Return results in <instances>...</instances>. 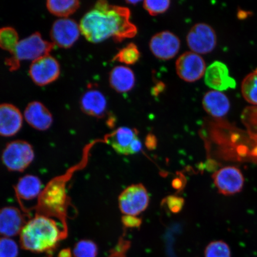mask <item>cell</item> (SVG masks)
<instances>
[{
  "mask_svg": "<svg viewBox=\"0 0 257 257\" xmlns=\"http://www.w3.org/2000/svg\"><path fill=\"white\" fill-rule=\"evenodd\" d=\"M79 27L83 36L92 43L108 38L120 42L137 34L136 26L131 21L130 9L105 1L96 3L94 8L83 16Z\"/></svg>",
  "mask_w": 257,
  "mask_h": 257,
  "instance_id": "6da1fadb",
  "label": "cell"
},
{
  "mask_svg": "<svg viewBox=\"0 0 257 257\" xmlns=\"http://www.w3.org/2000/svg\"><path fill=\"white\" fill-rule=\"evenodd\" d=\"M88 150L85 149V156L78 165L73 166L65 174L56 177L42 191L38 204L34 209L36 214L50 218L55 217L60 221L65 232L68 233L67 216L71 201L67 193V184L76 170L81 169L88 159Z\"/></svg>",
  "mask_w": 257,
  "mask_h": 257,
  "instance_id": "7a4b0ae2",
  "label": "cell"
},
{
  "mask_svg": "<svg viewBox=\"0 0 257 257\" xmlns=\"http://www.w3.org/2000/svg\"><path fill=\"white\" fill-rule=\"evenodd\" d=\"M68 233L59 226L53 218L35 214L29 220L20 234L22 248L34 253H46L52 256L60 240L66 239Z\"/></svg>",
  "mask_w": 257,
  "mask_h": 257,
  "instance_id": "3957f363",
  "label": "cell"
},
{
  "mask_svg": "<svg viewBox=\"0 0 257 257\" xmlns=\"http://www.w3.org/2000/svg\"><path fill=\"white\" fill-rule=\"evenodd\" d=\"M55 47L53 43L44 40L39 32H35L30 37L19 41L11 57L6 59V64L10 71L14 72L20 67L23 60H35L50 54Z\"/></svg>",
  "mask_w": 257,
  "mask_h": 257,
  "instance_id": "277c9868",
  "label": "cell"
},
{
  "mask_svg": "<svg viewBox=\"0 0 257 257\" xmlns=\"http://www.w3.org/2000/svg\"><path fill=\"white\" fill-rule=\"evenodd\" d=\"M33 147L25 141L9 143L3 150L2 160L10 171L22 172L27 169L34 159Z\"/></svg>",
  "mask_w": 257,
  "mask_h": 257,
  "instance_id": "5b68a950",
  "label": "cell"
},
{
  "mask_svg": "<svg viewBox=\"0 0 257 257\" xmlns=\"http://www.w3.org/2000/svg\"><path fill=\"white\" fill-rule=\"evenodd\" d=\"M149 201V193L143 184L128 186L118 197L120 210L127 216H138L146 210Z\"/></svg>",
  "mask_w": 257,
  "mask_h": 257,
  "instance_id": "8992f818",
  "label": "cell"
},
{
  "mask_svg": "<svg viewBox=\"0 0 257 257\" xmlns=\"http://www.w3.org/2000/svg\"><path fill=\"white\" fill-rule=\"evenodd\" d=\"M186 42L191 51L198 54L212 52L217 45L216 32L206 24H197L189 31Z\"/></svg>",
  "mask_w": 257,
  "mask_h": 257,
  "instance_id": "52a82bcc",
  "label": "cell"
},
{
  "mask_svg": "<svg viewBox=\"0 0 257 257\" xmlns=\"http://www.w3.org/2000/svg\"><path fill=\"white\" fill-rule=\"evenodd\" d=\"M29 74L35 84L40 86L49 85L59 78L60 64L55 58L48 54L32 62Z\"/></svg>",
  "mask_w": 257,
  "mask_h": 257,
  "instance_id": "ba28073f",
  "label": "cell"
},
{
  "mask_svg": "<svg viewBox=\"0 0 257 257\" xmlns=\"http://www.w3.org/2000/svg\"><path fill=\"white\" fill-rule=\"evenodd\" d=\"M106 140L115 152L122 155L137 154L142 149V144L138 137V131L135 128H118L108 135Z\"/></svg>",
  "mask_w": 257,
  "mask_h": 257,
  "instance_id": "9c48e42d",
  "label": "cell"
},
{
  "mask_svg": "<svg viewBox=\"0 0 257 257\" xmlns=\"http://www.w3.org/2000/svg\"><path fill=\"white\" fill-rule=\"evenodd\" d=\"M207 67L200 54L189 51L182 54L176 63V73L179 78L187 82H194L205 75Z\"/></svg>",
  "mask_w": 257,
  "mask_h": 257,
  "instance_id": "30bf717a",
  "label": "cell"
},
{
  "mask_svg": "<svg viewBox=\"0 0 257 257\" xmlns=\"http://www.w3.org/2000/svg\"><path fill=\"white\" fill-rule=\"evenodd\" d=\"M214 184L221 194L232 195L242 191L245 179L241 170L234 166L218 170L213 175Z\"/></svg>",
  "mask_w": 257,
  "mask_h": 257,
  "instance_id": "8fae6325",
  "label": "cell"
},
{
  "mask_svg": "<svg viewBox=\"0 0 257 257\" xmlns=\"http://www.w3.org/2000/svg\"><path fill=\"white\" fill-rule=\"evenodd\" d=\"M79 25L69 18H62L54 22L50 36L52 43L62 48H69L79 39Z\"/></svg>",
  "mask_w": 257,
  "mask_h": 257,
  "instance_id": "7c38bea8",
  "label": "cell"
},
{
  "mask_svg": "<svg viewBox=\"0 0 257 257\" xmlns=\"http://www.w3.org/2000/svg\"><path fill=\"white\" fill-rule=\"evenodd\" d=\"M181 48V41L169 31H163L154 35L150 42V48L153 55L163 60L174 58Z\"/></svg>",
  "mask_w": 257,
  "mask_h": 257,
  "instance_id": "4fadbf2b",
  "label": "cell"
},
{
  "mask_svg": "<svg viewBox=\"0 0 257 257\" xmlns=\"http://www.w3.org/2000/svg\"><path fill=\"white\" fill-rule=\"evenodd\" d=\"M205 83L215 91L222 92L236 88L235 79L231 76L229 70L224 63L216 61L207 67Z\"/></svg>",
  "mask_w": 257,
  "mask_h": 257,
  "instance_id": "5bb4252c",
  "label": "cell"
},
{
  "mask_svg": "<svg viewBox=\"0 0 257 257\" xmlns=\"http://www.w3.org/2000/svg\"><path fill=\"white\" fill-rule=\"evenodd\" d=\"M24 213L15 207L0 209V234L7 237L21 234L28 222Z\"/></svg>",
  "mask_w": 257,
  "mask_h": 257,
  "instance_id": "9a60e30c",
  "label": "cell"
},
{
  "mask_svg": "<svg viewBox=\"0 0 257 257\" xmlns=\"http://www.w3.org/2000/svg\"><path fill=\"white\" fill-rule=\"evenodd\" d=\"M23 116L19 108L11 104H0V136H15L21 130Z\"/></svg>",
  "mask_w": 257,
  "mask_h": 257,
  "instance_id": "2e32d148",
  "label": "cell"
},
{
  "mask_svg": "<svg viewBox=\"0 0 257 257\" xmlns=\"http://www.w3.org/2000/svg\"><path fill=\"white\" fill-rule=\"evenodd\" d=\"M25 120L35 130H48L53 124L52 114L43 103L32 101L26 107L24 112Z\"/></svg>",
  "mask_w": 257,
  "mask_h": 257,
  "instance_id": "e0dca14e",
  "label": "cell"
},
{
  "mask_svg": "<svg viewBox=\"0 0 257 257\" xmlns=\"http://www.w3.org/2000/svg\"><path fill=\"white\" fill-rule=\"evenodd\" d=\"M80 105L84 113L96 118L103 117L107 110L105 96L96 89H89L85 92L80 98Z\"/></svg>",
  "mask_w": 257,
  "mask_h": 257,
  "instance_id": "ac0fdd59",
  "label": "cell"
},
{
  "mask_svg": "<svg viewBox=\"0 0 257 257\" xmlns=\"http://www.w3.org/2000/svg\"><path fill=\"white\" fill-rule=\"evenodd\" d=\"M202 106L208 114L215 118L226 115L230 108L229 99L222 92L211 90L204 96Z\"/></svg>",
  "mask_w": 257,
  "mask_h": 257,
  "instance_id": "d6986e66",
  "label": "cell"
},
{
  "mask_svg": "<svg viewBox=\"0 0 257 257\" xmlns=\"http://www.w3.org/2000/svg\"><path fill=\"white\" fill-rule=\"evenodd\" d=\"M43 184L38 177L27 175L19 179L15 186V192L19 203L22 200L30 201L39 197Z\"/></svg>",
  "mask_w": 257,
  "mask_h": 257,
  "instance_id": "ffe728a7",
  "label": "cell"
},
{
  "mask_svg": "<svg viewBox=\"0 0 257 257\" xmlns=\"http://www.w3.org/2000/svg\"><path fill=\"white\" fill-rule=\"evenodd\" d=\"M109 82L114 91L124 93L131 91L136 84V76L130 67L118 66L111 70Z\"/></svg>",
  "mask_w": 257,
  "mask_h": 257,
  "instance_id": "44dd1931",
  "label": "cell"
},
{
  "mask_svg": "<svg viewBox=\"0 0 257 257\" xmlns=\"http://www.w3.org/2000/svg\"><path fill=\"white\" fill-rule=\"evenodd\" d=\"M48 11L51 14L62 18H67L78 11L80 2L78 0H48Z\"/></svg>",
  "mask_w": 257,
  "mask_h": 257,
  "instance_id": "7402d4cb",
  "label": "cell"
},
{
  "mask_svg": "<svg viewBox=\"0 0 257 257\" xmlns=\"http://www.w3.org/2000/svg\"><path fill=\"white\" fill-rule=\"evenodd\" d=\"M241 92L246 101L257 105V68L243 79L241 83Z\"/></svg>",
  "mask_w": 257,
  "mask_h": 257,
  "instance_id": "603a6c76",
  "label": "cell"
},
{
  "mask_svg": "<svg viewBox=\"0 0 257 257\" xmlns=\"http://www.w3.org/2000/svg\"><path fill=\"white\" fill-rule=\"evenodd\" d=\"M18 32L12 27L0 28V48L8 51L11 54L14 53L19 43Z\"/></svg>",
  "mask_w": 257,
  "mask_h": 257,
  "instance_id": "cb8c5ba5",
  "label": "cell"
},
{
  "mask_svg": "<svg viewBox=\"0 0 257 257\" xmlns=\"http://www.w3.org/2000/svg\"><path fill=\"white\" fill-rule=\"evenodd\" d=\"M140 57L141 54L136 45L131 43L118 51L112 60L127 65H133L138 62Z\"/></svg>",
  "mask_w": 257,
  "mask_h": 257,
  "instance_id": "d4e9b609",
  "label": "cell"
},
{
  "mask_svg": "<svg viewBox=\"0 0 257 257\" xmlns=\"http://www.w3.org/2000/svg\"><path fill=\"white\" fill-rule=\"evenodd\" d=\"M73 252L75 257H97L98 248L94 241L82 239L75 244Z\"/></svg>",
  "mask_w": 257,
  "mask_h": 257,
  "instance_id": "484cf974",
  "label": "cell"
},
{
  "mask_svg": "<svg viewBox=\"0 0 257 257\" xmlns=\"http://www.w3.org/2000/svg\"><path fill=\"white\" fill-rule=\"evenodd\" d=\"M204 257H232V253L227 243L223 240H215L205 248Z\"/></svg>",
  "mask_w": 257,
  "mask_h": 257,
  "instance_id": "4316f807",
  "label": "cell"
},
{
  "mask_svg": "<svg viewBox=\"0 0 257 257\" xmlns=\"http://www.w3.org/2000/svg\"><path fill=\"white\" fill-rule=\"evenodd\" d=\"M19 246L14 240L4 237L0 239V257H18Z\"/></svg>",
  "mask_w": 257,
  "mask_h": 257,
  "instance_id": "83f0119b",
  "label": "cell"
},
{
  "mask_svg": "<svg viewBox=\"0 0 257 257\" xmlns=\"http://www.w3.org/2000/svg\"><path fill=\"white\" fill-rule=\"evenodd\" d=\"M170 2L169 0L165 1H154V0H146L144 2V8L150 15L157 16L162 14L169 9Z\"/></svg>",
  "mask_w": 257,
  "mask_h": 257,
  "instance_id": "f1b7e54d",
  "label": "cell"
},
{
  "mask_svg": "<svg viewBox=\"0 0 257 257\" xmlns=\"http://www.w3.org/2000/svg\"><path fill=\"white\" fill-rule=\"evenodd\" d=\"M130 240L120 237L113 248L109 251V257H126L127 253L131 248Z\"/></svg>",
  "mask_w": 257,
  "mask_h": 257,
  "instance_id": "f546056e",
  "label": "cell"
},
{
  "mask_svg": "<svg viewBox=\"0 0 257 257\" xmlns=\"http://www.w3.org/2000/svg\"><path fill=\"white\" fill-rule=\"evenodd\" d=\"M167 206L173 213H178L182 210L185 204L184 199L178 196L170 195L166 198Z\"/></svg>",
  "mask_w": 257,
  "mask_h": 257,
  "instance_id": "4dcf8cb0",
  "label": "cell"
},
{
  "mask_svg": "<svg viewBox=\"0 0 257 257\" xmlns=\"http://www.w3.org/2000/svg\"><path fill=\"white\" fill-rule=\"evenodd\" d=\"M122 223L124 225L125 227L127 228H139L142 224V220L137 216H125L121 218Z\"/></svg>",
  "mask_w": 257,
  "mask_h": 257,
  "instance_id": "1f68e13d",
  "label": "cell"
},
{
  "mask_svg": "<svg viewBox=\"0 0 257 257\" xmlns=\"http://www.w3.org/2000/svg\"><path fill=\"white\" fill-rule=\"evenodd\" d=\"M146 144L148 149L150 150L155 149L157 146V139L155 136L152 134H149L146 138Z\"/></svg>",
  "mask_w": 257,
  "mask_h": 257,
  "instance_id": "d6a6232c",
  "label": "cell"
},
{
  "mask_svg": "<svg viewBox=\"0 0 257 257\" xmlns=\"http://www.w3.org/2000/svg\"><path fill=\"white\" fill-rule=\"evenodd\" d=\"M58 257H72L71 249L70 248H64L61 250L58 255Z\"/></svg>",
  "mask_w": 257,
  "mask_h": 257,
  "instance_id": "836d02e7",
  "label": "cell"
},
{
  "mask_svg": "<svg viewBox=\"0 0 257 257\" xmlns=\"http://www.w3.org/2000/svg\"><path fill=\"white\" fill-rule=\"evenodd\" d=\"M139 1H128L127 2V3H131V4H136V3H140Z\"/></svg>",
  "mask_w": 257,
  "mask_h": 257,
  "instance_id": "e575fe53",
  "label": "cell"
}]
</instances>
